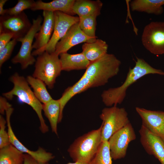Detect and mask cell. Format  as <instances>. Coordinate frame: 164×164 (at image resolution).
<instances>
[{
    "label": "cell",
    "instance_id": "4dcf8cb0",
    "mask_svg": "<svg viewBox=\"0 0 164 164\" xmlns=\"http://www.w3.org/2000/svg\"><path fill=\"white\" fill-rule=\"evenodd\" d=\"M11 107V105L7 101L6 98L0 97V112L1 114H4L6 110Z\"/></svg>",
    "mask_w": 164,
    "mask_h": 164
},
{
    "label": "cell",
    "instance_id": "4fadbf2b",
    "mask_svg": "<svg viewBox=\"0 0 164 164\" xmlns=\"http://www.w3.org/2000/svg\"><path fill=\"white\" fill-rule=\"evenodd\" d=\"M13 111V109L12 107L5 111L8 132L10 144L20 151L30 155L39 162L47 163L53 159L54 157L53 154L47 152L43 148L40 147L35 151L31 150L19 140L12 130L10 122V117Z\"/></svg>",
    "mask_w": 164,
    "mask_h": 164
},
{
    "label": "cell",
    "instance_id": "6da1fadb",
    "mask_svg": "<svg viewBox=\"0 0 164 164\" xmlns=\"http://www.w3.org/2000/svg\"><path fill=\"white\" fill-rule=\"evenodd\" d=\"M151 74L164 75V72L152 67L143 59L137 57L135 66L132 68H129L124 83L119 87L103 91L101 95L103 102L109 107L121 104L126 96L128 88L141 77Z\"/></svg>",
    "mask_w": 164,
    "mask_h": 164
},
{
    "label": "cell",
    "instance_id": "8fae6325",
    "mask_svg": "<svg viewBox=\"0 0 164 164\" xmlns=\"http://www.w3.org/2000/svg\"><path fill=\"white\" fill-rule=\"evenodd\" d=\"M32 24L24 12L16 15L0 16V33L8 32L16 40L24 37L30 29Z\"/></svg>",
    "mask_w": 164,
    "mask_h": 164
},
{
    "label": "cell",
    "instance_id": "5bb4252c",
    "mask_svg": "<svg viewBox=\"0 0 164 164\" xmlns=\"http://www.w3.org/2000/svg\"><path fill=\"white\" fill-rule=\"evenodd\" d=\"M79 22L73 25L57 43L55 52L56 54L59 56L61 53H67L71 48L77 44L91 43L96 40L86 35L80 29Z\"/></svg>",
    "mask_w": 164,
    "mask_h": 164
},
{
    "label": "cell",
    "instance_id": "1f68e13d",
    "mask_svg": "<svg viewBox=\"0 0 164 164\" xmlns=\"http://www.w3.org/2000/svg\"><path fill=\"white\" fill-rule=\"evenodd\" d=\"M24 164H49L48 162L43 163L38 161L30 155L24 154Z\"/></svg>",
    "mask_w": 164,
    "mask_h": 164
},
{
    "label": "cell",
    "instance_id": "7402d4cb",
    "mask_svg": "<svg viewBox=\"0 0 164 164\" xmlns=\"http://www.w3.org/2000/svg\"><path fill=\"white\" fill-rule=\"evenodd\" d=\"M43 111L49 121L52 132L58 135L57 125L60 113L59 99H52L43 104Z\"/></svg>",
    "mask_w": 164,
    "mask_h": 164
},
{
    "label": "cell",
    "instance_id": "7a4b0ae2",
    "mask_svg": "<svg viewBox=\"0 0 164 164\" xmlns=\"http://www.w3.org/2000/svg\"><path fill=\"white\" fill-rule=\"evenodd\" d=\"M121 63L114 55L107 53L99 59L91 62L82 76L94 87L103 86L110 79L118 74Z\"/></svg>",
    "mask_w": 164,
    "mask_h": 164
},
{
    "label": "cell",
    "instance_id": "d4e9b609",
    "mask_svg": "<svg viewBox=\"0 0 164 164\" xmlns=\"http://www.w3.org/2000/svg\"><path fill=\"white\" fill-rule=\"evenodd\" d=\"M97 16L89 15L79 17L80 27L83 32L87 36L96 39L95 30Z\"/></svg>",
    "mask_w": 164,
    "mask_h": 164
},
{
    "label": "cell",
    "instance_id": "8992f818",
    "mask_svg": "<svg viewBox=\"0 0 164 164\" xmlns=\"http://www.w3.org/2000/svg\"><path fill=\"white\" fill-rule=\"evenodd\" d=\"M100 117L102 121V142L108 141L115 133L130 123L125 109L117 106L103 108Z\"/></svg>",
    "mask_w": 164,
    "mask_h": 164
},
{
    "label": "cell",
    "instance_id": "9a60e30c",
    "mask_svg": "<svg viewBox=\"0 0 164 164\" xmlns=\"http://www.w3.org/2000/svg\"><path fill=\"white\" fill-rule=\"evenodd\" d=\"M139 132L140 142L146 152L164 164V142L142 125Z\"/></svg>",
    "mask_w": 164,
    "mask_h": 164
},
{
    "label": "cell",
    "instance_id": "2e32d148",
    "mask_svg": "<svg viewBox=\"0 0 164 164\" xmlns=\"http://www.w3.org/2000/svg\"><path fill=\"white\" fill-rule=\"evenodd\" d=\"M43 23L35 36V41L32 45V48L36 50L44 47L48 43L54 29L55 23L54 12L43 11Z\"/></svg>",
    "mask_w": 164,
    "mask_h": 164
},
{
    "label": "cell",
    "instance_id": "836d02e7",
    "mask_svg": "<svg viewBox=\"0 0 164 164\" xmlns=\"http://www.w3.org/2000/svg\"><path fill=\"white\" fill-rule=\"evenodd\" d=\"M67 164H82L78 162H69Z\"/></svg>",
    "mask_w": 164,
    "mask_h": 164
},
{
    "label": "cell",
    "instance_id": "52a82bcc",
    "mask_svg": "<svg viewBox=\"0 0 164 164\" xmlns=\"http://www.w3.org/2000/svg\"><path fill=\"white\" fill-rule=\"evenodd\" d=\"M54 12L55 26L51 39L45 46L32 52L33 56H38L44 52L50 53H54L58 42L64 37L73 25L79 21V17L70 15L60 11Z\"/></svg>",
    "mask_w": 164,
    "mask_h": 164
},
{
    "label": "cell",
    "instance_id": "ba28073f",
    "mask_svg": "<svg viewBox=\"0 0 164 164\" xmlns=\"http://www.w3.org/2000/svg\"><path fill=\"white\" fill-rule=\"evenodd\" d=\"M43 18L39 15L36 19L32 20V26L27 33L23 37L17 40L21 42V45L18 53L12 59L14 64L20 63L22 69L27 68L33 65L36 60L32 55L33 41L36 34L39 31Z\"/></svg>",
    "mask_w": 164,
    "mask_h": 164
},
{
    "label": "cell",
    "instance_id": "277c9868",
    "mask_svg": "<svg viewBox=\"0 0 164 164\" xmlns=\"http://www.w3.org/2000/svg\"><path fill=\"white\" fill-rule=\"evenodd\" d=\"M102 125L76 139L70 145L68 152L74 162L89 164L101 143Z\"/></svg>",
    "mask_w": 164,
    "mask_h": 164
},
{
    "label": "cell",
    "instance_id": "3957f363",
    "mask_svg": "<svg viewBox=\"0 0 164 164\" xmlns=\"http://www.w3.org/2000/svg\"><path fill=\"white\" fill-rule=\"evenodd\" d=\"M10 80L13 84L12 89L3 94L5 98L12 100L15 96L18 97L22 102L30 106L37 114L40 123L39 129L41 132L45 133L49 131L42 114L43 104L35 96L29 86L26 79L15 73L10 77Z\"/></svg>",
    "mask_w": 164,
    "mask_h": 164
},
{
    "label": "cell",
    "instance_id": "83f0119b",
    "mask_svg": "<svg viewBox=\"0 0 164 164\" xmlns=\"http://www.w3.org/2000/svg\"><path fill=\"white\" fill-rule=\"evenodd\" d=\"M17 41L12 39L10 42L0 51V67L10 57Z\"/></svg>",
    "mask_w": 164,
    "mask_h": 164
},
{
    "label": "cell",
    "instance_id": "603a6c76",
    "mask_svg": "<svg viewBox=\"0 0 164 164\" xmlns=\"http://www.w3.org/2000/svg\"><path fill=\"white\" fill-rule=\"evenodd\" d=\"M24 154L10 144L0 150V164H24Z\"/></svg>",
    "mask_w": 164,
    "mask_h": 164
},
{
    "label": "cell",
    "instance_id": "e0dca14e",
    "mask_svg": "<svg viewBox=\"0 0 164 164\" xmlns=\"http://www.w3.org/2000/svg\"><path fill=\"white\" fill-rule=\"evenodd\" d=\"M75 0H54L50 2H45L41 0H38L31 9L33 11L43 10L55 12L60 11L66 14L73 16V7Z\"/></svg>",
    "mask_w": 164,
    "mask_h": 164
},
{
    "label": "cell",
    "instance_id": "4316f807",
    "mask_svg": "<svg viewBox=\"0 0 164 164\" xmlns=\"http://www.w3.org/2000/svg\"><path fill=\"white\" fill-rule=\"evenodd\" d=\"M35 2L33 0H19L17 3L13 7L6 9L5 14L16 15L23 12L26 9H31Z\"/></svg>",
    "mask_w": 164,
    "mask_h": 164
},
{
    "label": "cell",
    "instance_id": "9c48e42d",
    "mask_svg": "<svg viewBox=\"0 0 164 164\" xmlns=\"http://www.w3.org/2000/svg\"><path fill=\"white\" fill-rule=\"evenodd\" d=\"M141 41L144 47L151 53L164 54V22H152L145 26Z\"/></svg>",
    "mask_w": 164,
    "mask_h": 164
},
{
    "label": "cell",
    "instance_id": "ac0fdd59",
    "mask_svg": "<svg viewBox=\"0 0 164 164\" xmlns=\"http://www.w3.org/2000/svg\"><path fill=\"white\" fill-rule=\"evenodd\" d=\"M59 56L62 70L86 69L91 63L82 52L73 54L63 53Z\"/></svg>",
    "mask_w": 164,
    "mask_h": 164
},
{
    "label": "cell",
    "instance_id": "484cf974",
    "mask_svg": "<svg viewBox=\"0 0 164 164\" xmlns=\"http://www.w3.org/2000/svg\"><path fill=\"white\" fill-rule=\"evenodd\" d=\"M89 164H112L108 141L101 142L97 152Z\"/></svg>",
    "mask_w": 164,
    "mask_h": 164
},
{
    "label": "cell",
    "instance_id": "7c38bea8",
    "mask_svg": "<svg viewBox=\"0 0 164 164\" xmlns=\"http://www.w3.org/2000/svg\"><path fill=\"white\" fill-rule=\"evenodd\" d=\"M135 110L142 120V125L164 142V111L136 107Z\"/></svg>",
    "mask_w": 164,
    "mask_h": 164
},
{
    "label": "cell",
    "instance_id": "5b68a950",
    "mask_svg": "<svg viewBox=\"0 0 164 164\" xmlns=\"http://www.w3.org/2000/svg\"><path fill=\"white\" fill-rule=\"evenodd\" d=\"M59 56L55 52H44L38 56L35 63L32 76L42 80L50 89L53 87L62 70Z\"/></svg>",
    "mask_w": 164,
    "mask_h": 164
},
{
    "label": "cell",
    "instance_id": "f546056e",
    "mask_svg": "<svg viewBox=\"0 0 164 164\" xmlns=\"http://www.w3.org/2000/svg\"><path fill=\"white\" fill-rule=\"evenodd\" d=\"M12 34L8 32L0 33V51L2 50L13 39Z\"/></svg>",
    "mask_w": 164,
    "mask_h": 164
},
{
    "label": "cell",
    "instance_id": "d6986e66",
    "mask_svg": "<svg viewBox=\"0 0 164 164\" xmlns=\"http://www.w3.org/2000/svg\"><path fill=\"white\" fill-rule=\"evenodd\" d=\"M103 3L100 0H75L73 7V11L78 17L95 15L101 14Z\"/></svg>",
    "mask_w": 164,
    "mask_h": 164
},
{
    "label": "cell",
    "instance_id": "ffe728a7",
    "mask_svg": "<svg viewBox=\"0 0 164 164\" xmlns=\"http://www.w3.org/2000/svg\"><path fill=\"white\" fill-rule=\"evenodd\" d=\"M108 45L104 41L97 39L91 43H85L82 46V53L91 62L99 59L107 53Z\"/></svg>",
    "mask_w": 164,
    "mask_h": 164
},
{
    "label": "cell",
    "instance_id": "f1b7e54d",
    "mask_svg": "<svg viewBox=\"0 0 164 164\" xmlns=\"http://www.w3.org/2000/svg\"><path fill=\"white\" fill-rule=\"evenodd\" d=\"M6 120L2 115H0V149L5 147L10 143L8 131L5 129Z\"/></svg>",
    "mask_w": 164,
    "mask_h": 164
},
{
    "label": "cell",
    "instance_id": "44dd1931",
    "mask_svg": "<svg viewBox=\"0 0 164 164\" xmlns=\"http://www.w3.org/2000/svg\"><path fill=\"white\" fill-rule=\"evenodd\" d=\"M164 0H133L130 3L133 11L145 12L156 15L163 12Z\"/></svg>",
    "mask_w": 164,
    "mask_h": 164
},
{
    "label": "cell",
    "instance_id": "d6a6232c",
    "mask_svg": "<svg viewBox=\"0 0 164 164\" xmlns=\"http://www.w3.org/2000/svg\"><path fill=\"white\" fill-rule=\"evenodd\" d=\"M7 0H0V15L1 16H3L5 15L6 10L4 9V6Z\"/></svg>",
    "mask_w": 164,
    "mask_h": 164
},
{
    "label": "cell",
    "instance_id": "30bf717a",
    "mask_svg": "<svg viewBox=\"0 0 164 164\" xmlns=\"http://www.w3.org/2000/svg\"><path fill=\"white\" fill-rule=\"evenodd\" d=\"M136 139V135L131 123L113 134L108 141L112 159L124 158L129 144Z\"/></svg>",
    "mask_w": 164,
    "mask_h": 164
},
{
    "label": "cell",
    "instance_id": "cb8c5ba5",
    "mask_svg": "<svg viewBox=\"0 0 164 164\" xmlns=\"http://www.w3.org/2000/svg\"><path fill=\"white\" fill-rule=\"evenodd\" d=\"M26 80L35 96L41 103L45 104L53 99L46 89V85L42 80L31 76H28Z\"/></svg>",
    "mask_w": 164,
    "mask_h": 164
}]
</instances>
